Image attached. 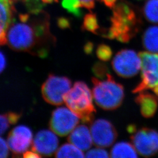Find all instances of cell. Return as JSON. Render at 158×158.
Here are the masks:
<instances>
[{"instance_id":"cell-8","label":"cell","mask_w":158,"mask_h":158,"mask_svg":"<svg viewBox=\"0 0 158 158\" xmlns=\"http://www.w3.org/2000/svg\"><path fill=\"white\" fill-rule=\"evenodd\" d=\"M112 66L119 76L131 78L138 73L141 69V59L135 51L123 49L118 52L114 57Z\"/></svg>"},{"instance_id":"cell-28","label":"cell","mask_w":158,"mask_h":158,"mask_svg":"<svg viewBox=\"0 0 158 158\" xmlns=\"http://www.w3.org/2000/svg\"><path fill=\"white\" fill-rule=\"evenodd\" d=\"M81 2L82 8H85L89 10H93L95 6L96 0H79Z\"/></svg>"},{"instance_id":"cell-26","label":"cell","mask_w":158,"mask_h":158,"mask_svg":"<svg viewBox=\"0 0 158 158\" xmlns=\"http://www.w3.org/2000/svg\"><path fill=\"white\" fill-rule=\"evenodd\" d=\"M86 158H108L110 155L107 151L101 147L89 150L85 156Z\"/></svg>"},{"instance_id":"cell-13","label":"cell","mask_w":158,"mask_h":158,"mask_svg":"<svg viewBox=\"0 0 158 158\" xmlns=\"http://www.w3.org/2000/svg\"><path fill=\"white\" fill-rule=\"evenodd\" d=\"M68 141L82 151H87L93 143L91 131L84 125L76 127L68 137Z\"/></svg>"},{"instance_id":"cell-5","label":"cell","mask_w":158,"mask_h":158,"mask_svg":"<svg viewBox=\"0 0 158 158\" xmlns=\"http://www.w3.org/2000/svg\"><path fill=\"white\" fill-rule=\"evenodd\" d=\"M131 139L136 152L145 157L152 156L158 152V132L155 130L142 128L136 130L134 125L128 127Z\"/></svg>"},{"instance_id":"cell-34","label":"cell","mask_w":158,"mask_h":158,"mask_svg":"<svg viewBox=\"0 0 158 158\" xmlns=\"http://www.w3.org/2000/svg\"><path fill=\"white\" fill-rule=\"evenodd\" d=\"M153 90L154 93L156 94V95L158 97V85H157V86L155 87H154V88L153 89Z\"/></svg>"},{"instance_id":"cell-27","label":"cell","mask_w":158,"mask_h":158,"mask_svg":"<svg viewBox=\"0 0 158 158\" xmlns=\"http://www.w3.org/2000/svg\"><path fill=\"white\" fill-rule=\"evenodd\" d=\"M8 145L6 141L0 137V158H5L8 156Z\"/></svg>"},{"instance_id":"cell-1","label":"cell","mask_w":158,"mask_h":158,"mask_svg":"<svg viewBox=\"0 0 158 158\" xmlns=\"http://www.w3.org/2000/svg\"><path fill=\"white\" fill-rule=\"evenodd\" d=\"M13 19L6 33V44L12 50L41 58L48 56L55 45L50 31L49 14L42 10L21 14Z\"/></svg>"},{"instance_id":"cell-12","label":"cell","mask_w":158,"mask_h":158,"mask_svg":"<svg viewBox=\"0 0 158 158\" xmlns=\"http://www.w3.org/2000/svg\"><path fill=\"white\" fill-rule=\"evenodd\" d=\"M58 144V138L53 132L49 130H42L35 136L32 149L41 156H51L56 151Z\"/></svg>"},{"instance_id":"cell-2","label":"cell","mask_w":158,"mask_h":158,"mask_svg":"<svg viewBox=\"0 0 158 158\" xmlns=\"http://www.w3.org/2000/svg\"><path fill=\"white\" fill-rule=\"evenodd\" d=\"M113 10L111 26L108 30L102 31L101 35L110 40L127 43L138 32L141 21L132 6L124 1L118 3Z\"/></svg>"},{"instance_id":"cell-15","label":"cell","mask_w":158,"mask_h":158,"mask_svg":"<svg viewBox=\"0 0 158 158\" xmlns=\"http://www.w3.org/2000/svg\"><path fill=\"white\" fill-rule=\"evenodd\" d=\"M14 0H0V26L8 29L15 18Z\"/></svg>"},{"instance_id":"cell-18","label":"cell","mask_w":158,"mask_h":158,"mask_svg":"<svg viewBox=\"0 0 158 158\" xmlns=\"http://www.w3.org/2000/svg\"><path fill=\"white\" fill-rule=\"evenodd\" d=\"M56 158H84L83 151L73 144L65 143L56 152Z\"/></svg>"},{"instance_id":"cell-21","label":"cell","mask_w":158,"mask_h":158,"mask_svg":"<svg viewBox=\"0 0 158 158\" xmlns=\"http://www.w3.org/2000/svg\"><path fill=\"white\" fill-rule=\"evenodd\" d=\"M82 29L96 35H99L100 26L96 14L90 13L85 15L82 25Z\"/></svg>"},{"instance_id":"cell-10","label":"cell","mask_w":158,"mask_h":158,"mask_svg":"<svg viewBox=\"0 0 158 158\" xmlns=\"http://www.w3.org/2000/svg\"><path fill=\"white\" fill-rule=\"evenodd\" d=\"M91 123V134L94 145L101 148L112 145L118 136L112 123L105 119H98Z\"/></svg>"},{"instance_id":"cell-3","label":"cell","mask_w":158,"mask_h":158,"mask_svg":"<svg viewBox=\"0 0 158 158\" xmlns=\"http://www.w3.org/2000/svg\"><path fill=\"white\" fill-rule=\"evenodd\" d=\"M93 96L96 104L106 110H113L118 108L124 98V87L115 81L108 73L106 77L92 78Z\"/></svg>"},{"instance_id":"cell-24","label":"cell","mask_w":158,"mask_h":158,"mask_svg":"<svg viewBox=\"0 0 158 158\" xmlns=\"http://www.w3.org/2000/svg\"><path fill=\"white\" fill-rule=\"evenodd\" d=\"M96 54L100 60L106 62L111 59L113 55V52L109 46L101 44L97 48Z\"/></svg>"},{"instance_id":"cell-9","label":"cell","mask_w":158,"mask_h":158,"mask_svg":"<svg viewBox=\"0 0 158 158\" xmlns=\"http://www.w3.org/2000/svg\"><path fill=\"white\" fill-rule=\"evenodd\" d=\"M79 123V117L69 108L59 107L52 113L49 126L55 134L64 136L70 134Z\"/></svg>"},{"instance_id":"cell-4","label":"cell","mask_w":158,"mask_h":158,"mask_svg":"<svg viewBox=\"0 0 158 158\" xmlns=\"http://www.w3.org/2000/svg\"><path fill=\"white\" fill-rule=\"evenodd\" d=\"M64 102L84 123L92 122L96 108L89 87L83 81H77L64 96Z\"/></svg>"},{"instance_id":"cell-20","label":"cell","mask_w":158,"mask_h":158,"mask_svg":"<svg viewBox=\"0 0 158 158\" xmlns=\"http://www.w3.org/2000/svg\"><path fill=\"white\" fill-rule=\"evenodd\" d=\"M20 117V114L16 113H8L0 115V135L4 133L10 125L16 124Z\"/></svg>"},{"instance_id":"cell-14","label":"cell","mask_w":158,"mask_h":158,"mask_svg":"<svg viewBox=\"0 0 158 158\" xmlns=\"http://www.w3.org/2000/svg\"><path fill=\"white\" fill-rule=\"evenodd\" d=\"M135 102L139 106L143 117L151 118L155 114L158 108V101L152 94L142 91L136 97Z\"/></svg>"},{"instance_id":"cell-25","label":"cell","mask_w":158,"mask_h":158,"mask_svg":"<svg viewBox=\"0 0 158 158\" xmlns=\"http://www.w3.org/2000/svg\"><path fill=\"white\" fill-rule=\"evenodd\" d=\"M93 72L99 79H104L109 73L107 66L102 63H96L93 68Z\"/></svg>"},{"instance_id":"cell-30","label":"cell","mask_w":158,"mask_h":158,"mask_svg":"<svg viewBox=\"0 0 158 158\" xmlns=\"http://www.w3.org/2000/svg\"><path fill=\"white\" fill-rule=\"evenodd\" d=\"M102 2L110 9H113L116 6V2L117 0H101Z\"/></svg>"},{"instance_id":"cell-32","label":"cell","mask_w":158,"mask_h":158,"mask_svg":"<svg viewBox=\"0 0 158 158\" xmlns=\"http://www.w3.org/2000/svg\"><path fill=\"white\" fill-rule=\"evenodd\" d=\"M59 25L62 28H68L70 27V23L68 21V19H64V18H62V19H59Z\"/></svg>"},{"instance_id":"cell-31","label":"cell","mask_w":158,"mask_h":158,"mask_svg":"<svg viewBox=\"0 0 158 158\" xmlns=\"http://www.w3.org/2000/svg\"><path fill=\"white\" fill-rule=\"evenodd\" d=\"M6 58L3 53L0 52V73L4 70L6 68Z\"/></svg>"},{"instance_id":"cell-7","label":"cell","mask_w":158,"mask_h":158,"mask_svg":"<svg viewBox=\"0 0 158 158\" xmlns=\"http://www.w3.org/2000/svg\"><path fill=\"white\" fill-rule=\"evenodd\" d=\"M71 85L72 81L68 77L50 74L42 86L44 99L52 105L62 104L64 96L70 90Z\"/></svg>"},{"instance_id":"cell-17","label":"cell","mask_w":158,"mask_h":158,"mask_svg":"<svg viewBox=\"0 0 158 158\" xmlns=\"http://www.w3.org/2000/svg\"><path fill=\"white\" fill-rule=\"evenodd\" d=\"M138 152L133 145L127 142H119L111 150V158H137Z\"/></svg>"},{"instance_id":"cell-29","label":"cell","mask_w":158,"mask_h":158,"mask_svg":"<svg viewBox=\"0 0 158 158\" xmlns=\"http://www.w3.org/2000/svg\"><path fill=\"white\" fill-rule=\"evenodd\" d=\"M23 157L25 158H41L42 156L35 152L26 151L25 152L23 153Z\"/></svg>"},{"instance_id":"cell-6","label":"cell","mask_w":158,"mask_h":158,"mask_svg":"<svg viewBox=\"0 0 158 158\" xmlns=\"http://www.w3.org/2000/svg\"><path fill=\"white\" fill-rule=\"evenodd\" d=\"M141 59V80L133 90V93H139L158 85V54L149 52L139 53Z\"/></svg>"},{"instance_id":"cell-16","label":"cell","mask_w":158,"mask_h":158,"mask_svg":"<svg viewBox=\"0 0 158 158\" xmlns=\"http://www.w3.org/2000/svg\"><path fill=\"white\" fill-rule=\"evenodd\" d=\"M142 45L149 52L158 54V27H150L142 36Z\"/></svg>"},{"instance_id":"cell-33","label":"cell","mask_w":158,"mask_h":158,"mask_svg":"<svg viewBox=\"0 0 158 158\" xmlns=\"http://www.w3.org/2000/svg\"><path fill=\"white\" fill-rule=\"evenodd\" d=\"M93 44L91 43V42H87L85 47V52L87 53V54H90L92 52V51H93Z\"/></svg>"},{"instance_id":"cell-23","label":"cell","mask_w":158,"mask_h":158,"mask_svg":"<svg viewBox=\"0 0 158 158\" xmlns=\"http://www.w3.org/2000/svg\"><path fill=\"white\" fill-rule=\"evenodd\" d=\"M23 2L29 12H36L42 10V7L46 4L58 2V0H19Z\"/></svg>"},{"instance_id":"cell-11","label":"cell","mask_w":158,"mask_h":158,"mask_svg":"<svg viewBox=\"0 0 158 158\" xmlns=\"http://www.w3.org/2000/svg\"><path fill=\"white\" fill-rule=\"evenodd\" d=\"M32 140V133L28 127L18 126L10 132L8 145L14 155H19L27 151Z\"/></svg>"},{"instance_id":"cell-19","label":"cell","mask_w":158,"mask_h":158,"mask_svg":"<svg viewBox=\"0 0 158 158\" xmlns=\"http://www.w3.org/2000/svg\"><path fill=\"white\" fill-rule=\"evenodd\" d=\"M142 12L148 21L158 23V0H148L143 6Z\"/></svg>"},{"instance_id":"cell-22","label":"cell","mask_w":158,"mask_h":158,"mask_svg":"<svg viewBox=\"0 0 158 158\" xmlns=\"http://www.w3.org/2000/svg\"><path fill=\"white\" fill-rule=\"evenodd\" d=\"M62 5L69 13L74 16L78 18L81 16L82 13L80 9L82 6L79 0H62Z\"/></svg>"}]
</instances>
